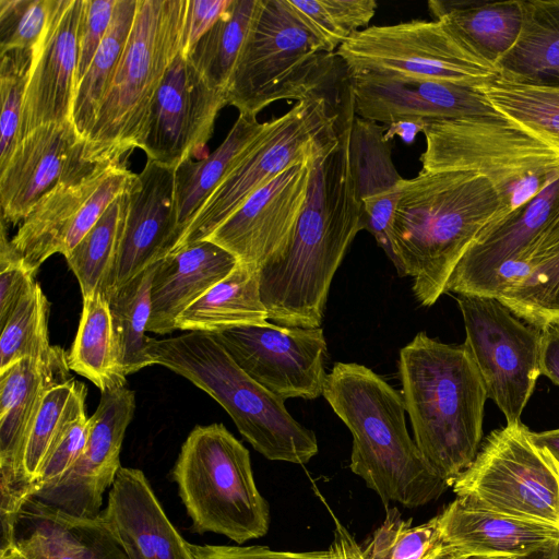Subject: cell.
<instances>
[{
    "instance_id": "cell-31",
    "label": "cell",
    "mask_w": 559,
    "mask_h": 559,
    "mask_svg": "<svg viewBox=\"0 0 559 559\" xmlns=\"http://www.w3.org/2000/svg\"><path fill=\"white\" fill-rule=\"evenodd\" d=\"M267 126L269 121L259 122L255 116L239 114L213 153L198 162L187 159L176 168V245L203 204L246 157Z\"/></svg>"
},
{
    "instance_id": "cell-49",
    "label": "cell",
    "mask_w": 559,
    "mask_h": 559,
    "mask_svg": "<svg viewBox=\"0 0 559 559\" xmlns=\"http://www.w3.org/2000/svg\"><path fill=\"white\" fill-rule=\"evenodd\" d=\"M190 559H345L337 543L325 550L287 551L267 546L194 545L188 543Z\"/></svg>"
},
{
    "instance_id": "cell-36",
    "label": "cell",
    "mask_w": 559,
    "mask_h": 559,
    "mask_svg": "<svg viewBox=\"0 0 559 559\" xmlns=\"http://www.w3.org/2000/svg\"><path fill=\"white\" fill-rule=\"evenodd\" d=\"M136 4L138 0H117L110 26L86 73L75 87L71 122L84 143L122 56L133 24Z\"/></svg>"
},
{
    "instance_id": "cell-35",
    "label": "cell",
    "mask_w": 559,
    "mask_h": 559,
    "mask_svg": "<svg viewBox=\"0 0 559 559\" xmlns=\"http://www.w3.org/2000/svg\"><path fill=\"white\" fill-rule=\"evenodd\" d=\"M69 369L86 378L100 392L126 386V378L111 313L103 294L83 299L82 314L72 347Z\"/></svg>"
},
{
    "instance_id": "cell-51",
    "label": "cell",
    "mask_w": 559,
    "mask_h": 559,
    "mask_svg": "<svg viewBox=\"0 0 559 559\" xmlns=\"http://www.w3.org/2000/svg\"><path fill=\"white\" fill-rule=\"evenodd\" d=\"M540 374L559 385V323L542 329Z\"/></svg>"
},
{
    "instance_id": "cell-28",
    "label": "cell",
    "mask_w": 559,
    "mask_h": 559,
    "mask_svg": "<svg viewBox=\"0 0 559 559\" xmlns=\"http://www.w3.org/2000/svg\"><path fill=\"white\" fill-rule=\"evenodd\" d=\"M386 126L354 117L350 162L357 197L362 205L365 228L383 249L396 270L389 229L404 178L392 160L393 140L385 138Z\"/></svg>"
},
{
    "instance_id": "cell-22",
    "label": "cell",
    "mask_w": 559,
    "mask_h": 559,
    "mask_svg": "<svg viewBox=\"0 0 559 559\" xmlns=\"http://www.w3.org/2000/svg\"><path fill=\"white\" fill-rule=\"evenodd\" d=\"M84 141L71 121L36 128L17 143L0 170L1 218L22 223L38 201L62 182L87 174Z\"/></svg>"
},
{
    "instance_id": "cell-53",
    "label": "cell",
    "mask_w": 559,
    "mask_h": 559,
    "mask_svg": "<svg viewBox=\"0 0 559 559\" xmlns=\"http://www.w3.org/2000/svg\"><path fill=\"white\" fill-rule=\"evenodd\" d=\"M427 121L404 120L386 126L385 138L393 140L400 136L404 142L412 143L419 132L424 131Z\"/></svg>"
},
{
    "instance_id": "cell-7",
    "label": "cell",
    "mask_w": 559,
    "mask_h": 559,
    "mask_svg": "<svg viewBox=\"0 0 559 559\" xmlns=\"http://www.w3.org/2000/svg\"><path fill=\"white\" fill-rule=\"evenodd\" d=\"M187 0H138L114 76L85 140L88 164L127 162L142 148L152 100L180 52Z\"/></svg>"
},
{
    "instance_id": "cell-58",
    "label": "cell",
    "mask_w": 559,
    "mask_h": 559,
    "mask_svg": "<svg viewBox=\"0 0 559 559\" xmlns=\"http://www.w3.org/2000/svg\"><path fill=\"white\" fill-rule=\"evenodd\" d=\"M556 466V465H555ZM557 471H558V475H559V468L556 466Z\"/></svg>"
},
{
    "instance_id": "cell-16",
    "label": "cell",
    "mask_w": 559,
    "mask_h": 559,
    "mask_svg": "<svg viewBox=\"0 0 559 559\" xmlns=\"http://www.w3.org/2000/svg\"><path fill=\"white\" fill-rule=\"evenodd\" d=\"M559 213V179L524 206L488 226L464 253L445 292L502 297L530 274L525 254Z\"/></svg>"
},
{
    "instance_id": "cell-40",
    "label": "cell",
    "mask_w": 559,
    "mask_h": 559,
    "mask_svg": "<svg viewBox=\"0 0 559 559\" xmlns=\"http://www.w3.org/2000/svg\"><path fill=\"white\" fill-rule=\"evenodd\" d=\"M86 393L85 384L73 378L51 386L45 393L24 449V469L36 489L41 467L62 430L85 409Z\"/></svg>"
},
{
    "instance_id": "cell-30",
    "label": "cell",
    "mask_w": 559,
    "mask_h": 559,
    "mask_svg": "<svg viewBox=\"0 0 559 559\" xmlns=\"http://www.w3.org/2000/svg\"><path fill=\"white\" fill-rule=\"evenodd\" d=\"M522 24L498 60L499 79L531 87H559V0H521Z\"/></svg>"
},
{
    "instance_id": "cell-34",
    "label": "cell",
    "mask_w": 559,
    "mask_h": 559,
    "mask_svg": "<svg viewBox=\"0 0 559 559\" xmlns=\"http://www.w3.org/2000/svg\"><path fill=\"white\" fill-rule=\"evenodd\" d=\"M525 261L528 276L498 299L540 330L559 323V213L536 236Z\"/></svg>"
},
{
    "instance_id": "cell-8",
    "label": "cell",
    "mask_w": 559,
    "mask_h": 559,
    "mask_svg": "<svg viewBox=\"0 0 559 559\" xmlns=\"http://www.w3.org/2000/svg\"><path fill=\"white\" fill-rule=\"evenodd\" d=\"M171 474L197 533L237 544L267 534L270 508L255 485L250 453L223 424L197 425Z\"/></svg>"
},
{
    "instance_id": "cell-37",
    "label": "cell",
    "mask_w": 559,
    "mask_h": 559,
    "mask_svg": "<svg viewBox=\"0 0 559 559\" xmlns=\"http://www.w3.org/2000/svg\"><path fill=\"white\" fill-rule=\"evenodd\" d=\"M155 264L107 297L126 376L154 365L146 336L152 312V281Z\"/></svg>"
},
{
    "instance_id": "cell-44",
    "label": "cell",
    "mask_w": 559,
    "mask_h": 559,
    "mask_svg": "<svg viewBox=\"0 0 559 559\" xmlns=\"http://www.w3.org/2000/svg\"><path fill=\"white\" fill-rule=\"evenodd\" d=\"M32 60L33 48L11 49L0 53V170L5 167L19 143Z\"/></svg>"
},
{
    "instance_id": "cell-14",
    "label": "cell",
    "mask_w": 559,
    "mask_h": 559,
    "mask_svg": "<svg viewBox=\"0 0 559 559\" xmlns=\"http://www.w3.org/2000/svg\"><path fill=\"white\" fill-rule=\"evenodd\" d=\"M66 350L24 358L0 372V545L12 543L16 516L37 493L24 469V449L45 393L72 377Z\"/></svg>"
},
{
    "instance_id": "cell-2",
    "label": "cell",
    "mask_w": 559,
    "mask_h": 559,
    "mask_svg": "<svg viewBox=\"0 0 559 559\" xmlns=\"http://www.w3.org/2000/svg\"><path fill=\"white\" fill-rule=\"evenodd\" d=\"M500 199L490 182L465 170L423 171L402 183L389 238L401 276L426 307L442 294L457 263L497 218Z\"/></svg>"
},
{
    "instance_id": "cell-54",
    "label": "cell",
    "mask_w": 559,
    "mask_h": 559,
    "mask_svg": "<svg viewBox=\"0 0 559 559\" xmlns=\"http://www.w3.org/2000/svg\"><path fill=\"white\" fill-rule=\"evenodd\" d=\"M557 543V542H556ZM556 543L549 544L527 555L518 557L515 559H555L556 557Z\"/></svg>"
},
{
    "instance_id": "cell-3",
    "label": "cell",
    "mask_w": 559,
    "mask_h": 559,
    "mask_svg": "<svg viewBox=\"0 0 559 559\" xmlns=\"http://www.w3.org/2000/svg\"><path fill=\"white\" fill-rule=\"evenodd\" d=\"M323 397L350 431L349 467L384 506L417 508L450 486L428 465L406 428L402 397L382 377L357 362H336Z\"/></svg>"
},
{
    "instance_id": "cell-25",
    "label": "cell",
    "mask_w": 559,
    "mask_h": 559,
    "mask_svg": "<svg viewBox=\"0 0 559 559\" xmlns=\"http://www.w3.org/2000/svg\"><path fill=\"white\" fill-rule=\"evenodd\" d=\"M12 545L27 559H128L100 513L79 518L35 497L16 516Z\"/></svg>"
},
{
    "instance_id": "cell-11",
    "label": "cell",
    "mask_w": 559,
    "mask_h": 559,
    "mask_svg": "<svg viewBox=\"0 0 559 559\" xmlns=\"http://www.w3.org/2000/svg\"><path fill=\"white\" fill-rule=\"evenodd\" d=\"M451 487L475 507L559 526L558 471L522 421L493 430Z\"/></svg>"
},
{
    "instance_id": "cell-29",
    "label": "cell",
    "mask_w": 559,
    "mask_h": 559,
    "mask_svg": "<svg viewBox=\"0 0 559 559\" xmlns=\"http://www.w3.org/2000/svg\"><path fill=\"white\" fill-rule=\"evenodd\" d=\"M115 164H97L84 176L58 185L38 201L10 239L26 266L37 272L49 257L60 253L70 226Z\"/></svg>"
},
{
    "instance_id": "cell-57",
    "label": "cell",
    "mask_w": 559,
    "mask_h": 559,
    "mask_svg": "<svg viewBox=\"0 0 559 559\" xmlns=\"http://www.w3.org/2000/svg\"><path fill=\"white\" fill-rule=\"evenodd\" d=\"M555 559H559V539L556 543V557Z\"/></svg>"
},
{
    "instance_id": "cell-6",
    "label": "cell",
    "mask_w": 559,
    "mask_h": 559,
    "mask_svg": "<svg viewBox=\"0 0 559 559\" xmlns=\"http://www.w3.org/2000/svg\"><path fill=\"white\" fill-rule=\"evenodd\" d=\"M423 133V171H473L495 188L500 210L490 225L559 179V145L506 116L427 121Z\"/></svg>"
},
{
    "instance_id": "cell-13",
    "label": "cell",
    "mask_w": 559,
    "mask_h": 559,
    "mask_svg": "<svg viewBox=\"0 0 559 559\" xmlns=\"http://www.w3.org/2000/svg\"><path fill=\"white\" fill-rule=\"evenodd\" d=\"M465 344L483 377L487 395L506 417L521 423L540 374L542 330L519 318L495 297L457 295Z\"/></svg>"
},
{
    "instance_id": "cell-55",
    "label": "cell",
    "mask_w": 559,
    "mask_h": 559,
    "mask_svg": "<svg viewBox=\"0 0 559 559\" xmlns=\"http://www.w3.org/2000/svg\"><path fill=\"white\" fill-rule=\"evenodd\" d=\"M0 559H27L14 545L0 549Z\"/></svg>"
},
{
    "instance_id": "cell-52",
    "label": "cell",
    "mask_w": 559,
    "mask_h": 559,
    "mask_svg": "<svg viewBox=\"0 0 559 559\" xmlns=\"http://www.w3.org/2000/svg\"><path fill=\"white\" fill-rule=\"evenodd\" d=\"M533 442L559 468V429L542 432L531 431Z\"/></svg>"
},
{
    "instance_id": "cell-23",
    "label": "cell",
    "mask_w": 559,
    "mask_h": 559,
    "mask_svg": "<svg viewBox=\"0 0 559 559\" xmlns=\"http://www.w3.org/2000/svg\"><path fill=\"white\" fill-rule=\"evenodd\" d=\"M83 0H52L47 25L33 47L19 142L36 128L71 121Z\"/></svg>"
},
{
    "instance_id": "cell-43",
    "label": "cell",
    "mask_w": 559,
    "mask_h": 559,
    "mask_svg": "<svg viewBox=\"0 0 559 559\" xmlns=\"http://www.w3.org/2000/svg\"><path fill=\"white\" fill-rule=\"evenodd\" d=\"M289 5L329 53L355 33L368 27L374 0H288Z\"/></svg>"
},
{
    "instance_id": "cell-24",
    "label": "cell",
    "mask_w": 559,
    "mask_h": 559,
    "mask_svg": "<svg viewBox=\"0 0 559 559\" xmlns=\"http://www.w3.org/2000/svg\"><path fill=\"white\" fill-rule=\"evenodd\" d=\"M100 515L128 559H190L188 542L169 521L141 469H119Z\"/></svg>"
},
{
    "instance_id": "cell-5",
    "label": "cell",
    "mask_w": 559,
    "mask_h": 559,
    "mask_svg": "<svg viewBox=\"0 0 559 559\" xmlns=\"http://www.w3.org/2000/svg\"><path fill=\"white\" fill-rule=\"evenodd\" d=\"M148 354L214 399L242 437L271 461L307 464L319 451L314 432L298 423L282 397L250 378L211 333L148 337Z\"/></svg>"
},
{
    "instance_id": "cell-50",
    "label": "cell",
    "mask_w": 559,
    "mask_h": 559,
    "mask_svg": "<svg viewBox=\"0 0 559 559\" xmlns=\"http://www.w3.org/2000/svg\"><path fill=\"white\" fill-rule=\"evenodd\" d=\"M233 0H187L180 53L187 57L195 43L225 14Z\"/></svg>"
},
{
    "instance_id": "cell-56",
    "label": "cell",
    "mask_w": 559,
    "mask_h": 559,
    "mask_svg": "<svg viewBox=\"0 0 559 559\" xmlns=\"http://www.w3.org/2000/svg\"><path fill=\"white\" fill-rule=\"evenodd\" d=\"M518 557L498 556V555H466L463 559H515Z\"/></svg>"
},
{
    "instance_id": "cell-47",
    "label": "cell",
    "mask_w": 559,
    "mask_h": 559,
    "mask_svg": "<svg viewBox=\"0 0 559 559\" xmlns=\"http://www.w3.org/2000/svg\"><path fill=\"white\" fill-rule=\"evenodd\" d=\"M36 271L26 266L14 251L1 218L0 231V328L5 323L20 300L32 290Z\"/></svg>"
},
{
    "instance_id": "cell-38",
    "label": "cell",
    "mask_w": 559,
    "mask_h": 559,
    "mask_svg": "<svg viewBox=\"0 0 559 559\" xmlns=\"http://www.w3.org/2000/svg\"><path fill=\"white\" fill-rule=\"evenodd\" d=\"M259 0H233L225 14L186 57L214 87L227 93Z\"/></svg>"
},
{
    "instance_id": "cell-41",
    "label": "cell",
    "mask_w": 559,
    "mask_h": 559,
    "mask_svg": "<svg viewBox=\"0 0 559 559\" xmlns=\"http://www.w3.org/2000/svg\"><path fill=\"white\" fill-rule=\"evenodd\" d=\"M49 302L36 282L0 328V372L24 358L45 356L48 337Z\"/></svg>"
},
{
    "instance_id": "cell-10",
    "label": "cell",
    "mask_w": 559,
    "mask_h": 559,
    "mask_svg": "<svg viewBox=\"0 0 559 559\" xmlns=\"http://www.w3.org/2000/svg\"><path fill=\"white\" fill-rule=\"evenodd\" d=\"M335 56L348 75H397L473 88L499 78L445 22L412 20L368 26L343 43Z\"/></svg>"
},
{
    "instance_id": "cell-32",
    "label": "cell",
    "mask_w": 559,
    "mask_h": 559,
    "mask_svg": "<svg viewBox=\"0 0 559 559\" xmlns=\"http://www.w3.org/2000/svg\"><path fill=\"white\" fill-rule=\"evenodd\" d=\"M267 319L260 295L259 270L238 263L180 313L176 330L215 334L241 324L265 323Z\"/></svg>"
},
{
    "instance_id": "cell-42",
    "label": "cell",
    "mask_w": 559,
    "mask_h": 559,
    "mask_svg": "<svg viewBox=\"0 0 559 559\" xmlns=\"http://www.w3.org/2000/svg\"><path fill=\"white\" fill-rule=\"evenodd\" d=\"M479 90L506 117L559 145V87H531L498 78Z\"/></svg>"
},
{
    "instance_id": "cell-20",
    "label": "cell",
    "mask_w": 559,
    "mask_h": 559,
    "mask_svg": "<svg viewBox=\"0 0 559 559\" xmlns=\"http://www.w3.org/2000/svg\"><path fill=\"white\" fill-rule=\"evenodd\" d=\"M348 76L356 116L384 126L404 120L504 116L479 88L397 75Z\"/></svg>"
},
{
    "instance_id": "cell-46",
    "label": "cell",
    "mask_w": 559,
    "mask_h": 559,
    "mask_svg": "<svg viewBox=\"0 0 559 559\" xmlns=\"http://www.w3.org/2000/svg\"><path fill=\"white\" fill-rule=\"evenodd\" d=\"M88 435L90 419L83 409L64 427L49 452L36 481L38 492L55 485L78 461L86 447Z\"/></svg>"
},
{
    "instance_id": "cell-27",
    "label": "cell",
    "mask_w": 559,
    "mask_h": 559,
    "mask_svg": "<svg viewBox=\"0 0 559 559\" xmlns=\"http://www.w3.org/2000/svg\"><path fill=\"white\" fill-rule=\"evenodd\" d=\"M237 264L231 253L210 240L187 245L157 261L147 332L165 335L176 331L180 313Z\"/></svg>"
},
{
    "instance_id": "cell-17",
    "label": "cell",
    "mask_w": 559,
    "mask_h": 559,
    "mask_svg": "<svg viewBox=\"0 0 559 559\" xmlns=\"http://www.w3.org/2000/svg\"><path fill=\"white\" fill-rule=\"evenodd\" d=\"M227 93L214 88L180 52L151 104L142 150L147 159L177 168L204 147Z\"/></svg>"
},
{
    "instance_id": "cell-45",
    "label": "cell",
    "mask_w": 559,
    "mask_h": 559,
    "mask_svg": "<svg viewBox=\"0 0 559 559\" xmlns=\"http://www.w3.org/2000/svg\"><path fill=\"white\" fill-rule=\"evenodd\" d=\"M52 0H0V53L33 48L48 22Z\"/></svg>"
},
{
    "instance_id": "cell-48",
    "label": "cell",
    "mask_w": 559,
    "mask_h": 559,
    "mask_svg": "<svg viewBox=\"0 0 559 559\" xmlns=\"http://www.w3.org/2000/svg\"><path fill=\"white\" fill-rule=\"evenodd\" d=\"M116 3L117 0H83L78 33L75 87L86 73L110 26Z\"/></svg>"
},
{
    "instance_id": "cell-1",
    "label": "cell",
    "mask_w": 559,
    "mask_h": 559,
    "mask_svg": "<svg viewBox=\"0 0 559 559\" xmlns=\"http://www.w3.org/2000/svg\"><path fill=\"white\" fill-rule=\"evenodd\" d=\"M355 117L349 88L337 123L314 144L305 205L287 246L259 269L269 319L288 328H320L334 274L365 228L350 162Z\"/></svg>"
},
{
    "instance_id": "cell-21",
    "label": "cell",
    "mask_w": 559,
    "mask_h": 559,
    "mask_svg": "<svg viewBox=\"0 0 559 559\" xmlns=\"http://www.w3.org/2000/svg\"><path fill=\"white\" fill-rule=\"evenodd\" d=\"M176 168L147 159L128 190L115 263L104 296L168 254L176 245Z\"/></svg>"
},
{
    "instance_id": "cell-26",
    "label": "cell",
    "mask_w": 559,
    "mask_h": 559,
    "mask_svg": "<svg viewBox=\"0 0 559 559\" xmlns=\"http://www.w3.org/2000/svg\"><path fill=\"white\" fill-rule=\"evenodd\" d=\"M435 518L442 544L468 556L521 557L559 539V526L492 512L461 498Z\"/></svg>"
},
{
    "instance_id": "cell-19",
    "label": "cell",
    "mask_w": 559,
    "mask_h": 559,
    "mask_svg": "<svg viewBox=\"0 0 559 559\" xmlns=\"http://www.w3.org/2000/svg\"><path fill=\"white\" fill-rule=\"evenodd\" d=\"M134 409L132 390L123 386L100 392L99 404L88 417L90 435L83 453L55 485L34 497L74 516H98L103 496L122 467L121 447Z\"/></svg>"
},
{
    "instance_id": "cell-39",
    "label": "cell",
    "mask_w": 559,
    "mask_h": 559,
    "mask_svg": "<svg viewBox=\"0 0 559 559\" xmlns=\"http://www.w3.org/2000/svg\"><path fill=\"white\" fill-rule=\"evenodd\" d=\"M128 190L108 206L91 230L64 257L80 284L83 299L95 294L104 295L118 250L128 206Z\"/></svg>"
},
{
    "instance_id": "cell-33",
    "label": "cell",
    "mask_w": 559,
    "mask_h": 559,
    "mask_svg": "<svg viewBox=\"0 0 559 559\" xmlns=\"http://www.w3.org/2000/svg\"><path fill=\"white\" fill-rule=\"evenodd\" d=\"M428 7L436 20L445 22L480 58L495 67L521 29V0L429 1Z\"/></svg>"
},
{
    "instance_id": "cell-15",
    "label": "cell",
    "mask_w": 559,
    "mask_h": 559,
    "mask_svg": "<svg viewBox=\"0 0 559 559\" xmlns=\"http://www.w3.org/2000/svg\"><path fill=\"white\" fill-rule=\"evenodd\" d=\"M213 335L250 378L283 400L322 395L328 344L321 326L265 322L241 324Z\"/></svg>"
},
{
    "instance_id": "cell-18",
    "label": "cell",
    "mask_w": 559,
    "mask_h": 559,
    "mask_svg": "<svg viewBox=\"0 0 559 559\" xmlns=\"http://www.w3.org/2000/svg\"><path fill=\"white\" fill-rule=\"evenodd\" d=\"M312 152L253 192L205 240L257 270L277 255L289 242L305 205Z\"/></svg>"
},
{
    "instance_id": "cell-12",
    "label": "cell",
    "mask_w": 559,
    "mask_h": 559,
    "mask_svg": "<svg viewBox=\"0 0 559 559\" xmlns=\"http://www.w3.org/2000/svg\"><path fill=\"white\" fill-rule=\"evenodd\" d=\"M338 118L326 97L319 94L297 102L287 112L270 120L250 152L203 204L170 252L207 239L253 192L306 159Z\"/></svg>"
},
{
    "instance_id": "cell-9",
    "label": "cell",
    "mask_w": 559,
    "mask_h": 559,
    "mask_svg": "<svg viewBox=\"0 0 559 559\" xmlns=\"http://www.w3.org/2000/svg\"><path fill=\"white\" fill-rule=\"evenodd\" d=\"M333 56L288 0H259L228 83V104L239 114L257 117L274 102L319 95Z\"/></svg>"
},
{
    "instance_id": "cell-4",
    "label": "cell",
    "mask_w": 559,
    "mask_h": 559,
    "mask_svg": "<svg viewBox=\"0 0 559 559\" xmlns=\"http://www.w3.org/2000/svg\"><path fill=\"white\" fill-rule=\"evenodd\" d=\"M402 397L414 440L432 471L451 487L475 460L483 438V377L466 344L419 332L400 350Z\"/></svg>"
}]
</instances>
